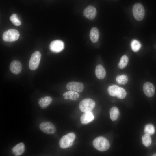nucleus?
I'll list each match as a JSON object with an SVG mask.
<instances>
[{
    "mask_svg": "<svg viewBox=\"0 0 156 156\" xmlns=\"http://www.w3.org/2000/svg\"><path fill=\"white\" fill-rule=\"evenodd\" d=\"M126 92L125 90L123 88L119 87L118 92L116 96L120 99L125 98L126 95Z\"/></svg>",
    "mask_w": 156,
    "mask_h": 156,
    "instance_id": "obj_27",
    "label": "nucleus"
},
{
    "mask_svg": "<svg viewBox=\"0 0 156 156\" xmlns=\"http://www.w3.org/2000/svg\"><path fill=\"white\" fill-rule=\"evenodd\" d=\"M93 144L96 149L101 151L107 150L110 146L108 140L102 136L98 137L95 138L93 141Z\"/></svg>",
    "mask_w": 156,
    "mask_h": 156,
    "instance_id": "obj_1",
    "label": "nucleus"
},
{
    "mask_svg": "<svg viewBox=\"0 0 156 156\" xmlns=\"http://www.w3.org/2000/svg\"><path fill=\"white\" fill-rule=\"evenodd\" d=\"M41 54L38 51L34 52L31 55L29 63V67L31 70L36 69L38 66L41 59Z\"/></svg>",
    "mask_w": 156,
    "mask_h": 156,
    "instance_id": "obj_6",
    "label": "nucleus"
},
{
    "mask_svg": "<svg viewBox=\"0 0 156 156\" xmlns=\"http://www.w3.org/2000/svg\"><path fill=\"white\" fill-rule=\"evenodd\" d=\"M96 10L95 7L92 5H89L86 7L83 11L84 16L90 20L94 19L96 16Z\"/></svg>",
    "mask_w": 156,
    "mask_h": 156,
    "instance_id": "obj_8",
    "label": "nucleus"
},
{
    "mask_svg": "<svg viewBox=\"0 0 156 156\" xmlns=\"http://www.w3.org/2000/svg\"><path fill=\"white\" fill-rule=\"evenodd\" d=\"M10 19L12 23L16 26H18L21 24V21L15 14H13L10 17Z\"/></svg>",
    "mask_w": 156,
    "mask_h": 156,
    "instance_id": "obj_26",
    "label": "nucleus"
},
{
    "mask_svg": "<svg viewBox=\"0 0 156 156\" xmlns=\"http://www.w3.org/2000/svg\"><path fill=\"white\" fill-rule=\"evenodd\" d=\"M129 61L128 57L126 55L123 56L121 58L118 64V67L120 69H123L127 66Z\"/></svg>",
    "mask_w": 156,
    "mask_h": 156,
    "instance_id": "obj_21",
    "label": "nucleus"
},
{
    "mask_svg": "<svg viewBox=\"0 0 156 156\" xmlns=\"http://www.w3.org/2000/svg\"><path fill=\"white\" fill-rule=\"evenodd\" d=\"M95 103L92 99H85L82 100L79 104V108L82 112L86 113L91 112L94 108Z\"/></svg>",
    "mask_w": 156,
    "mask_h": 156,
    "instance_id": "obj_2",
    "label": "nucleus"
},
{
    "mask_svg": "<svg viewBox=\"0 0 156 156\" xmlns=\"http://www.w3.org/2000/svg\"><path fill=\"white\" fill-rule=\"evenodd\" d=\"M153 156H156V153L154 154Z\"/></svg>",
    "mask_w": 156,
    "mask_h": 156,
    "instance_id": "obj_28",
    "label": "nucleus"
},
{
    "mask_svg": "<svg viewBox=\"0 0 156 156\" xmlns=\"http://www.w3.org/2000/svg\"><path fill=\"white\" fill-rule=\"evenodd\" d=\"M66 87L68 90L81 92L84 88V85L81 82H70L67 84Z\"/></svg>",
    "mask_w": 156,
    "mask_h": 156,
    "instance_id": "obj_10",
    "label": "nucleus"
},
{
    "mask_svg": "<svg viewBox=\"0 0 156 156\" xmlns=\"http://www.w3.org/2000/svg\"><path fill=\"white\" fill-rule=\"evenodd\" d=\"M22 64L19 61L14 60L12 61L10 65V69L14 74L17 75L20 73L22 70Z\"/></svg>",
    "mask_w": 156,
    "mask_h": 156,
    "instance_id": "obj_12",
    "label": "nucleus"
},
{
    "mask_svg": "<svg viewBox=\"0 0 156 156\" xmlns=\"http://www.w3.org/2000/svg\"><path fill=\"white\" fill-rule=\"evenodd\" d=\"M25 151V145L23 143H20L16 145L12 149L13 154L16 156L22 154Z\"/></svg>",
    "mask_w": 156,
    "mask_h": 156,
    "instance_id": "obj_16",
    "label": "nucleus"
},
{
    "mask_svg": "<svg viewBox=\"0 0 156 156\" xmlns=\"http://www.w3.org/2000/svg\"><path fill=\"white\" fill-rule=\"evenodd\" d=\"M79 96V94L77 92L70 90L64 93L63 94L64 99H70L76 100L78 99Z\"/></svg>",
    "mask_w": 156,
    "mask_h": 156,
    "instance_id": "obj_15",
    "label": "nucleus"
},
{
    "mask_svg": "<svg viewBox=\"0 0 156 156\" xmlns=\"http://www.w3.org/2000/svg\"><path fill=\"white\" fill-rule=\"evenodd\" d=\"M52 99V98L49 96L42 97L38 100V104L40 107L42 109L47 108L51 103Z\"/></svg>",
    "mask_w": 156,
    "mask_h": 156,
    "instance_id": "obj_14",
    "label": "nucleus"
},
{
    "mask_svg": "<svg viewBox=\"0 0 156 156\" xmlns=\"http://www.w3.org/2000/svg\"><path fill=\"white\" fill-rule=\"evenodd\" d=\"M39 128L41 131L48 134L55 133L56 129L55 125L49 122H43L40 124Z\"/></svg>",
    "mask_w": 156,
    "mask_h": 156,
    "instance_id": "obj_7",
    "label": "nucleus"
},
{
    "mask_svg": "<svg viewBox=\"0 0 156 156\" xmlns=\"http://www.w3.org/2000/svg\"><path fill=\"white\" fill-rule=\"evenodd\" d=\"M132 11L135 19L138 21H141L144 18L145 10L143 6L140 3H137L133 5Z\"/></svg>",
    "mask_w": 156,
    "mask_h": 156,
    "instance_id": "obj_4",
    "label": "nucleus"
},
{
    "mask_svg": "<svg viewBox=\"0 0 156 156\" xmlns=\"http://www.w3.org/2000/svg\"><path fill=\"white\" fill-rule=\"evenodd\" d=\"M142 142L143 144L146 147L149 146L151 143V139L150 135L145 134L142 138Z\"/></svg>",
    "mask_w": 156,
    "mask_h": 156,
    "instance_id": "obj_25",
    "label": "nucleus"
},
{
    "mask_svg": "<svg viewBox=\"0 0 156 156\" xmlns=\"http://www.w3.org/2000/svg\"><path fill=\"white\" fill-rule=\"evenodd\" d=\"M64 43L61 40H56L52 41L50 45V49L52 52H59L64 49Z\"/></svg>",
    "mask_w": 156,
    "mask_h": 156,
    "instance_id": "obj_9",
    "label": "nucleus"
},
{
    "mask_svg": "<svg viewBox=\"0 0 156 156\" xmlns=\"http://www.w3.org/2000/svg\"><path fill=\"white\" fill-rule=\"evenodd\" d=\"M20 34L16 29H11L4 32L2 36L3 40L6 42H12L17 40Z\"/></svg>",
    "mask_w": 156,
    "mask_h": 156,
    "instance_id": "obj_3",
    "label": "nucleus"
},
{
    "mask_svg": "<svg viewBox=\"0 0 156 156\" xmlns=\"http://www.w3.org/2000/svg\"><path fill=\"white\" fill-rule=\"evenodd\" d=\"M144 131L146 134L152 135L155 133V129L153 125L148 124L145 126Z\"/></svg>",
    "mask_w": 156,
    "mask_h": 156,
    "instance_id": "obj_24",
    "label": "nucleus"
},
{
    "mask_svg": "<svg viewBox=\"0 0 156 156\" xmlns=\"http://www.w3.org/2000/svg\"><path fill=\"white\" fill-rule=\"evenodd\" d=\"M94 119V116L92 113L91 112L85 113L81 116L80 120L81 123L83 124H88Z\"/></svg>",
    "mask_w": 156,
    "mask_h": 156,
    "instance_id": "obj_13",
    "label": "nucleus"
},
{
    "mask_svg": "<svg viewBox=\"0 0 156 156\" xmlns=\"http://www.w3.org/2000/svg\"><path fill=\"white\" fill-rule=\"evenodd\" d=\"M119 87L116 85H112L109 86L107 89L109 94L112 96H116L118 94Z\"/></svg>",
    "mask_w": 156,
    "mask_h": 156,
    "instance_id": "obj_19",
    "label": "nucleus"
},
{
    "mask_svg": "<svg viewBox=\"0 0 156 156\" xmlns=\"http://www.w3.org/2000/svg\"><path fill=\"white\" fill-rule=\"evenodd\" d=\"M119 111L118 108L116 107L111 108L110 110V115L111 119L112 121L116 120L118 116Z\"/></svg>",
    "mask_w": 156,
    "mask_h": 156,
    "instance_id": "obj_20",
    "label": "nucleus"
},
{
    "mask_svg": "<svg viewBox=\"0 0 156 156\" xmlns=\"http://www.w3.org/2000/svg\"><path fill=\"white\" fill-rule=\"evenodd\" d=\"M95 74L98 79H103L106 75V71L102 65L99 64L97 66L96 68Z\"/></svg>",
    "mask_w": 156,
    "mask_h": 156,
    "instance_id": "obj_17",
    "label": "nucleus"
},
{
    "mask_svg": "<svg viewBox=\"0 0 156 156\" xmlns=\"http://www.w3.org/2000/svg\"><path fill=\"white\" fill-rule=\"evenodd\" d=\"M75 137L73 133H70L62 137L59 141V144L60 147L63 149L68 148L69 144L73 142Z\"/></svg>",
    "mask_w": 156,
    "mask_h": 156,
    "instance_id": "obj_5",
    "label": "nucleus"
},
{
    "mask_svg": "<svg viewBox=\"0 0 156 156\" xmlns=\"http://www.w3.org/2000/svg\"><path fill=\"white\" fill-rule=\"evenodd\" d=\"M143 89L144 94L147 96L151 97L154 95L155 87L151 83L146 82L143 85Z\"/></svg>",
    "mask_w": 156,
    "mask_h": 156,
    "instance_id": "obj_11",
    "label": "nucleus"
},
{
    "mask_svg": "<svg viewBox=\"0 0 156 156\" xmlns=\"http://www.w3.org/2000/svg\"><path fill=\"white\" fill-rule=\"evenodd\" d=\"M99 32L96 27H92L90 32V37L91 40L93 43L96 42L98 40Z\"/></svg>",
    "mask_w": 156,
    "mask_h": 156,
    "instance_id": "obj_18",
    "label": "nucleus"
},
{
    "mask_svg": "<svg viewBox=\"0 0 156 156\" xmlns=\"http://www.w3.org/2000/svg\"><path fill=\"white\" fill-rule=\"evenodd\" d=\"M141 47L140 43L136 40H133L131 42V47L132 50L135 52L138 51Z\"/></svg>",
    "mask_w": 156,
    "mask_h": 156,
    "instance_id": "obj_22",
    "label": "nucleus"
},
{
    "mask_svg": "<svg viewBox=\"0 0 156 156\" xmlns=\"http://www.w3.org/2000/svg\"><path fill=\"white\" fill-rule=\"evenodd\" d=\"M116 81L119 84H125L128 81V77L125 75H118L116 77Z\"/></svg>",
    "mask_w": 156,
    "mask_h": 156,
    "instance_id": "obj_23",
    "label": "nucleus"
}]
</instances>
